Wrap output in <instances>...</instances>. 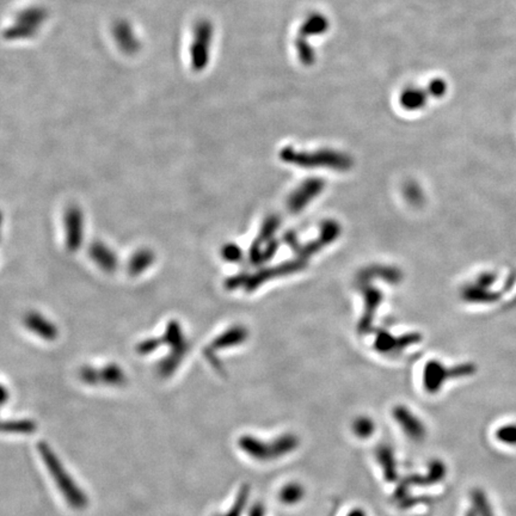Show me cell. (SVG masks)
Returning a JSON list of instances; mask_svg holds the SVG:
<instances>
[{
    "label": "cell",
    "mask_w": 516,
    "mask_h": 516,
    "mask_svg": "<svg viewBox=\"0 0 516 516\" xmlns=\"http://www.w3.org/2000/svg\"><path fill=\"white\" fill-rule=\"evenodd\" d=\"M239 447L245 454L257 461H270L285 456L297 449L299 439L295 435H281L272 442H265L263 440L253 438L251 435H244L239 439Z\"/></svg>",
    "instance_id": "obj_1"
},
{
    "label": "cell",
    "mask_w": 516,
    "mask_h": 516,
    "mask_svg": "<svg viewBox=\"0 0 516 516\" xmlns=\"http://www.w3.org/2000/svg\"><path fill=\"white\" fill-rule=\"evenodd\" d=\"M41 449L47 466L50 468V472H52V475L59 484L62 491L67 496L66 498H69V503L72 505H77V508H79V505H84L85 504V497L83 496L82 492L74 487V482L69 478V475H66L65 470L55 459V456L52 454V452L49 451V448L47 447H42Z\"/></svg>",
    "instance_id": "obj_2"
},
{
    "label": "cell",
    "mask_w": 516,
    "mask_h": 516,
    "mask_svg": "<svg viewBox=\"0 0 516 516\" xmlns=\"http://www.w3.org/2000/svg\"><path fill=\"white\" fill-rule=\"evenodd\" d=\"M64 226H65L66 246L69 249V251H78L84 238V216L79 206L71 204L66 208Z\"/></svg>",
    "instance_id": "obj_3"
},
{
    "label": "cell",
    "mask_w": 516,
    "mask_h": 516,
    "mask_svg": "<svg viewBox=\"0 0 516 516\" xmlns=\"http://www.w3.org/2000/svg\"><path fill=\"white\" fill-rule=\"evenodd\" d=\"M211 41L213 25L209 22H201L196 28L195 42L193 45V65L197 71H201L207 66Z\"/></svg>",
    "instance_id": "obj_4"
},
{
    "label": "cell",
    "mask_w": 516,
    "mask_h": 516,
    "mask_svg": "<svg viewBox=\"0 0 516 516\" xmlns=\"http://www.w3.org/2000/svg\"><path fill=\"white\" fill-rule=\"evenodd\" d=\"M25 326H27V329L30 330L32 333H35L36 336L45 341H54L57 340V335H59V330L55 324L41 313L35 312V311L25 314Z\"/></svg>",
    "instance_id": "obj_5"
},
{
    "label": "cell",
    "mask_w": 516,
    "mask_h": 516,
    "mask_svg": "<svg viewBox=\"0 0 516 516\" xmlns=\"http://www.w3.org/2000/svg\"><path fill=\"white\" fill-rule=\"evenodd\" d=\"M393 416L403 431L414 439V441H421L426 435V428L409 409L405 407H397L394 409Z\"/></svg>",
    "instance_id": "obj_6"
},
{
    "label": "cell",
    "mask_w": 516,
    "mask_h": 516,
    "mask_svg": "<svg viewBox=\"0 0 516 516\" xmlns=\"http://www.w3.org/2000/svg\"><path fill=\"white\" fill-rule=\"evenodd\" d=\"M90 257L103 272H113L118 265V256L108 245L102 242H95L90 246Z\"/></svg>",
    "instance_id": "obj_7"
},
{
    "label": "cell",
    "mask_w": 516,
    "mask_h": 516,
    "mask_svg": "<svg viewBox=\"0 0 516 516\" xmlns=\"http://www.w3.org/2000/svg\"><path fill=\"white\" fill-rule=\"evenodd\" d=\"M330 28L329 18L321 13H309L302 21L299 28L298 36L309 40V37L321 36L328 33Z\"/></svg>",
    "instance_id": "obj_8"
},
{
    "label": "cell",
    "mask_w": 516,
    "mask_h": 516,
    "mask_svg": "<svg viewBox=\"0 0 516 516\" xmlns=\"http://www.w3.org/2000/svg\"><path fill=\"white\" fill-rule=\"evenodd\" d=\"M429 98L431 96L428 94L427 89L410 86V88L403 90L399 95V104L403 109L407 110V111H417L427 106Z\"/></svg>",
    "instance_id": "obj_9"
},
{
    "label": "cell",
    "mask_w": 516,
    "mask_h": 516,
    "mask_svg": "<svg viewBox=\"0 0 516 516\" xmlns=\"http://www.w3.org/2000/svg\"><path fill=\"white\" fill-rule=\"evenodd\" d=\"M155 262V252L150 249H140L130 257L128 262V272L132 277H138L146 272Z\"/></svg>",
    "instance_id": "obj_10"
},
{
    "label": "cell",
    "mask_w": 516,
    "mask_h": 516,
    "mask_svg": "<svg viewBox=\"0 0 516 516\" xmlns=\"http://www.w3.org/2000/svg\"><path fill=\"white\" fill-rule=\"evenodd\" d=\"M294 47H295V52L298 54V59L302 65L309 67V66L316 64V62H317V52H316V49L313 48V46L309 43L307 39L301 36L295 37Z\"/></svg>",
    "instance_id": "obj_11"
},
{
    "label": "cell",
    "mask_w": 516,
    "mask_h": 516,
    "mask_svg": "<svg viewBox=\"0 0 516 516\" xmlns=\"http://www.w3.org/2000/svg\"><path fill=\"white\" fill-rule=\"evenodd\" d=\"M279 495H280V501L282 503L293 505V504L299 503L304 498L305 489L298 482H291L281 489Z\"/></svg>",
    "instance_id": "obj_12"
},
{
    "label": "cell",
    "mask_w": 516,
    "mask_h": 516,
    "mask_svg": "<svg viewBox=\"0 0 516 516\" xmlns=\"http://www.w3.org/2000/svg\"><path fill=\"white\" fill-rule=\"evenodd\" d=\"M102 377L104 380V384L108 385H113V386H118V385H123L126 382V375L123 373V370L116 365H109V366L104 367L101 372L96 370V382L98 378Z\"/></svg>",
    "instance_id": "obj_13"
},
{
    "label": "cell",
    "mask_w": 516,
    "mask_h": 516,
    "mask_svg": "<svg viewBox=\"0 0 516 516\" xmlns=\"http://www.w3.org/2000/svg\"><path fill=\"white\" fill-rule=\"evenodd\" d=\"M379 463H382L384 473L387 480H396V463H394L393 453L389 447H380L378 451Z\"/></svg>",
    "instance_id": "obj_14"
},
{
    "label": "cell",
    "mask_w": 516,
    "mask_h": 516,
    "mask_svg": "<svg viewBox=\"0 0 516 516\" xmlns=\"http://www.w3.org/2000/svg\"><path fill=\"white\" fill-rule=\"evenodd\" d=\"M354 434L356 435L360 439H367L374 434L375 431V424L373 419L367 417V416H360L358 419H354L353 426H351Z\"/></svg>",
    "instance_id": "obj_15"
},
{
    "label": "cell",
    "mask_w": 516,
    "mask_h": 516,
    "mask_svg": "<svg viewBox=\"0 0 516 516\" xmlns=\"http://www.w3.org/2000/svg\"><path fill=\"white\" fill-rule=\"evenodd\" d=\"M426 89L431 98H442L445 95L447 94V83L441 78H435L428 84Z\"/></svg>",
    "instance_id": "obj_16"
},
{
    "label": "cell",
    "mask_w": 516,
    "mask_h": 516,
    "mask_svg": "<svg viewBox=\"0 0 516 516\" xmlns=\"http://www.w3.org/2000/svg\"><path fill=\"white\" fill-rule=\"evenodd\" d=\"M246 496H248V489H242V490H240L239 495H238V498H237L236 503L233 504V507H232L231 510H228L226 514L221 516L242 515V512H243V509H244L245 502H246V498H248Z\"/></svg>",
    "instance_id": "obj_17"
},
{
    "label": "cell",
    "mask_w": 516,
    "mask_h": 516,
    "mask_svg": "<svg viewBox=\"0 0 516 516\" xmlns=\"http://www.w3.org/2000/svg\"><path fill=\"white\" fill-rule=\"evenodd\" d=\"M159 346H160V341L159 340H157V338H148L146 341L141 342L139 344V353L143 354V355L144 354L147 355L151 351H155V350L158 349Z\"/></svg>",
    "instance_id": "obj_18"
},
{
    "label": "cell",
    "mask_w": 516,
    "mask_h": 516,
    "mask_svg": "<svg viewBox=\"0 0 516 516\" xmlns=\"http://www.w3.org/2000/svg\"><path fill=\"white\" fill-rule=\"evenodd\" d=\"M498 438L508 443H516V427H505L501 429Z\"/></svg>",
    "instance_id": "obj_19"
},
{
    "label": "cell",
    "mask_w": 516,
    "mask_h": 516,
    "mask_svg": "<svg viewBox=\"0 0 516 516\" xmlns=\"http://www.w3.org/2000/svg\"><path fill=\"white\" fill-rule=\"evenodd\" d=\"M251 516H265V510L262 508V505H255V508L252 509Z\"/></svg>",
    "instance_id": "obj_20"
},
{
    "label": "cell",
    "mask_w": 516,
    "mask_h": 516,
    "mask_svg": "<svg viewBox=\"0 0 516 516\" xmlns=\"http://www.w3.org/2000/svg\"><path fill=\"white\" fill-rule=\"evenodd\" d=\"M6 398H8V392H6L4 387L0 385V404H1V403H4V400Z\"/></svg>",
    "instance_id": "obj_21"
},
{
    "label": "cell",
    "mask_w": 516,
    "mask_h": 516,
    "mask_svg": "<svg viewBox=\"0 0 516 516\" xmlns=\"http://www.w3.org/2000/svg\"><path fill=\"white\" fill-rule=\"evenodd\" d=\"M348 516H367L366 512H363V510H361V509H355V510H353V512H349L348 514Z\"/></svg>",
    "instance_id": "obj_22"
},
{
    "label": "cell",
    "mask_w": 516,
    "mask_h": 516,
    "mask_svg": "<svg viewBox=\"0 0 516 516\" xmlns=\"http://www.w3.org/2000/svg\"><path fill=\"white\" fill-rule=\"evenodd\" d=\"M1 228H3V213L0 211V239H1Z\"/></svg>",
    "instance_id": "obj_23"
}]
</instances>
